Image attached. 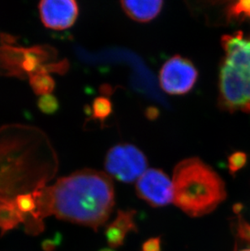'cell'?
I'll return each mask as SVG.
<instances>
[{"mask_svg": "<svg viewBox=\"0 0 250 251\" xmlns=\"http://www.w3.org/2000/svg\"><path fill=\"white\" fill-rule=\"evenodd\" d=\"M142 251H161L160 237H153L147 240L142 245Z\"/></svg>", "mask_w": 250, "mask_h": 251, "instance_id": "13", "label": "cell"}, {"mask_svg": "<svg viewBox=\"0 0 250 251\" xmlns=\"http://www.w3.org/2000/svg\"><path fill=\"white\" fill-rule=\"evenodd\" d=\"M41 20L47 28L63 30L77 18L78 5L73 0H45L38 5Z\"/></svg>", "mask_w": 250, "mask_h": 251, "instance_id": "7", "label": "cell"}, {"mask_svg": "<svg viewBox=\"0 0 250 251\" xmlns=\"http://www.w3.org/2000/svg\"><path fill=\"white\" fill-rule=\"evenodd\" d=\"M175 206L191 217L212 212L226 197L222 178L199 158L179 162L173 172Z\"/></svg>", "mask_w": 250, "mask_h": 251, "instance_id": "2", "label": "cell"}, {"mask_svg": "<svg viewBox=\"0 0 250 251\" xmlns=\"http://www.w3.org/2000/svg\"><path fill=\"white\" fill-rule=\"evenodd\" d=\"M136 191L140 199L153 207H162L173 202V183L160 169H149L137 180Z\"/></svg>", "mask_w": 250, "mask_h": 251, "instance_id": "6", "label": "cell"}, {"mask_svg": "<svg viewBox=\"0 0 250 251\" xmlns=\"http://www.w3.org/2000/svg\"><path fill=\"white\" fill-rule=\"evenodd\" d=\"M163 2L155 1H122L121 5L125 13L132 20L138 22H148L155 18L162 7Z\"/></svg>", "mask_w": 250, "mask_h": 251, "instance_id": "9", "label": "cell"}, {"mask_svg": "<svg viewBox=\"0 0 250 251\" xmlns=\"http://www.w3.org/2000/svg\"><path fill=\"white\" fill-rule=\"evenodd\" d=\"M136 211H118L113 222L106 227V242L111 248H117L124 244L125 238L130 232H137L135 223Z\"/></svg>", "mask_w": 250, "mask_h": 251, "instance_id": "8", "label": "cell"}, {"mask_svg": "<svg viewBox=\"0 0 250 251\" xmlns=\"http://www.w3.org/2000/svg\"><path fill=\"white\" fill-rule=\"evenodd\" d=\"M229 19L250 17V1H240L234 2L227 9Z\"/></svg>", "mask_w": 250, "mask_h": 251, "instance_id": "11", "label": "cell"}, {"mask_svg": "<svg viewBox=\"0 0 250 251\" xmlns=\"http://www.w3.org/2000/svg\"><path fill=\"white\" fill-rule=\"evenodd\" d=\"M112 111V105L110 100L106 98H98L95 100L93 105V112L95 118L100 121H104Z\"/></svg>", "mask_w": 250, "mask_h": 251, "instance_id": "10", "label": "cell"}, {"mask_svg": "<svg viewBox=\"0 0 250 251\" xmlns=\"http://www.w3.org/2000/svg\"><path fill=\"white\" fill-rule=\"evenodd\" d=\"M198 75V70L189 59L177 55L163 64L159 82L163 90L170 95H184L194 87Z\"/></svg>", "mask_w": 250, "mask_h": 251, "instance_id": "5", "label": "cell"}, {"mask_svg": "<svg viewBox=\"0 0 250 251\" xmlns=\"http://www.w3.org/2000/svg\"><path fill=\"white\" fill-rule=\"evenodd\" d=\"M225 51L220 73V104L229 112L250 113V38L242 32L222 38Z\"/></svg>", "mask_w": 250, "mask_h": 251, "instance_id": "3", "label": "cell"}, {"mask_svg": "<svg viewBox=\"0 0 250 251\" xmlns=\"http://www.w3.org/2000/svg\"><path fill=\"white\" fill-rule=\"evenodd\" d=\"M27 222L48 216L96 230L110 218L115 206L113 182L108 174L85 169L57 180L54 185L29 195Z\"/></svg>", "mask_w": 250, "mask_h": 251, "instance_id": "1", "label": "cell"}, {"mask_svg": "<svg viewBox=\"0 0 250 251\" xmlns=\"http://www.w3.org/2000/svg\"><path fill=\"white\" fill-rule=\"evenodd\" d=\"M250 251V249L242 250V251Z\"/></svg>", "mask_w": 250, "mask_h": 251, "instance_id": "15", "label": "cell"}, {"mask_svg": "<svg viewBox=\"0 0 250 251\" xmlns=\"http://www.w3.org/2000/svg\"><path fill=\"white\" fill-rule=\"evenodd\" d=\"M100 251H114L113 250L111 249H102Z\"/></svg>", "mask_w": 250, "mask_h": 251, "instance_id": "14", "label": "cell"}, {"mask_svg": "<svg viewBox=\"0 0 250 251\" xmlns=\"http://www.w3.org/2000/svg\"><path fill=\"white\" fill-rule=\"evenodd\" d=\"M245 162H246V156L241 153H237L231 155V158L229 159V168L231 172H236L243 166Z\"/></svg>", "mask_w": 250, "mask_h": 251, "instance_id": "12", "label": "cell"}, {"mask_svg": "<svg viewBox=\"0 0 250 251\" xmlns=\"http://www.w3.org/2000/svg\"><path fill=\"white\" fill-rule=\"evenodd\" d=\"M147 157L138 148L130 144L117 145L106 154L105 167L109 175L121 182L138 180L147 172Z\"/></svg>", "mask_w": 250, "mask_h": 251, "instance_id": "4", "label": "cell"}]
</instances>
